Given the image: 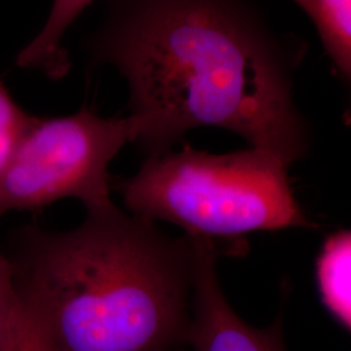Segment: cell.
I'll return each instance as SVG.
<instances>
[{
	"label": "cell",
	"mask_w": 351,
	"mask_h": 351,
	"mask_svg": "<svg viewBox=\"0 0 351 351\" xmlns=\"http://www.w3.org/2000/svg\"><path fill=\"white\" fill-rule=\"evenodd\" d=\"M303 51L276 37L249 0H110L93 43L94 62L128 82L133 143L147 158L213 126L288 167L311 141L293 98Z\"/></svg>",
	"instance_id": "6da1fadb"
},
{
	"label": "cell",
	"mask_w": 351,
	"mask_h": 351,
	"mask_svg": "<svg viewBox=\"0 0 351 351\" xmlns=\"http://www.w3.org/2000/svg\"><path fill=\"white\" fill-rule=\"evenodd\" d=\"M72 230L25 226L7 256L53 351H169L186 339L195 246L116 206Z\"/></svg>",
	"instance_id": "7a4b0ae2"
},
{
	"label": "cell",
	"mask_w": 351,
	"mask_h": 351,
	"mask_svg": "<svg viewBox=\"0 0 351 351\" xmlns=\"http://www.w3.org/2000/svg\"><path fill=\"white\" fill-rule=\"evenodd\" d=\"M288 169L252 147L210 154L185 146L146 158L116 188L130 215L172 223L221 254H241L249 233L314 228L295 199Z\"/></svg>",
	"instance_id": "3957f363"
},
{
	"label": "cell",
	"mask_w": 351,
	"mask_h": 351,
	"mask_svg": "<svg viewBox=\"0 0 351 351\" xmlns=\"http://www.w3.org/2000/svg\"><path fill=\"white\" fill-rule=\"evenodd\" d=\"M134 137L130 116L107 119L86 107L62 117L32 116L0 176V217L66 198L86 213L111 210L108 168Z\"/></svg>",
	"instance_id": "277c9868"
},
{
	"label": "cell",
	"mask_w": 351,
	"mask_h": 351,
	"mask_svg": "<svg viewBox=\"0 0 351 351\" xmlns=\"http://www.w3.org/2000/svg\"><path fill=\"white\" fill-rule=\"evenodd\" d=\"M193 241L194 288L185 342L194 351H287L281 315L275 324L265 329L254 328L242 320L226 301L217 278L216 262L221 252L213 242Z\"/></svg>",
	"instance_id": "5b68a950"
},
{
	"label": "cell",
	"mask_w": 351,
	"mask_h": 351,
	"mask_svg": "<svg viewBox=\"0 0 351 351\" xmlns=\"http://www.w3.org/2000/svg\"><path fill=\"white\" fill-rule=\"evenodd\" d=\"M91 3L93 0H53L46 24L19 53L16 64L52 80H62L71 66L63 47L65 33Z\"/></svg>",
	"instance_id": "8992f818"
},
{
	"label": "cell",
	"mask_w": 351,
	"mask_h": 351,
	"mask_svg": "<svg viewBox=\"0 0 351 351\" xmlns=\"http://www.w3.org/2000/svg\"><path fill=\"white\" fill-rule=\"evenodd\" d=\"M350 232L339 230L326 239L316 259V280L323 304L339 326L350 329Z\"/></svg>",
	"instance_id": "52a82bcc"
},
{
	"label": "cell",
	"mask_w": 351,
	"mask_h": 351,
	"mask_svg": "<svg viewBox=\"0 0 351 351\" xmlns=\"http://www.w3.org/2000/svg\"><path fill=\"white\" fill-rule=\"evenodd\" d=\"M313 21L337 75L351 80V0H293Z\"/></svg>",
	"instance_id": "ba28073f"
},
{
	"label": "cell",
	"mask_w": 351,
	"mask_h": 351,
	"mask_svg": "<svg viewBox=\"0 0 351 351\" xmlns=\"http://www.w3.org/2000/svg\"><path fill=\"white\" fill-rule=\"evenodd\" d=\"M4 351H53L42 320L20 298Z\"/></svg>",
	"instance_id": "9c48e42d"
},
{
	"label": "cell",
	"mask_w": 351,
	"mask_h": 351,
	"mask_svg": "<svg viewBox=\"0 0 351 351\" xmlns=\"http://www.w3.org/2000/svg\"><path fill=\"white\" fill-rule=\"evenodd\" d=\"M32 114L26 113L0 81V176L10 163Z\"/></svg>",
	"instance_id": "30bf717a"
},
{
	"label": "cell",
	"mask_w": 351,
	"mask_h": 351,
	"mask_svg": "<svg viewBox=\"0 0 351 351\" xmlns=\"http://www.w3.org/2000/svg\"><path fill=\"white\" fill-rule=\"evenodd\" d=\"M19 304L12 265L7 252L0 249V351H4Z\"/></svg>",
	"instance_id": "8fae6325"
}]
</instances>
